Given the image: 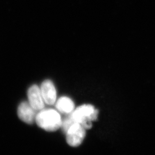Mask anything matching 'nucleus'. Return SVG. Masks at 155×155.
Listing matches in <instances>:
<instances>
[{
    "mask_svg": "<svg viewBox=\"0 0 155 155\" xmlns=\"http://www.w3.org/2000/svg\"><path fill=\"white\" fill-rule=\"evenodd\" d=\"M35 121L39 127L46 131L54 132L61 127V116L54 109L41 110L36 114Z\"/></svg>",
    "mask_w": 155,
    "mask_h": 155,
    "instance_id": "1",
    "label": "nucleus"
},
{
    "mask_svg": "<svg viewBox=\"0 0 155 155\" xmlns=\"http://www.w3.org/2000/svg\"><path fill=\"white\" fill-rule=\"evenodd\" d=\"M75 122L72 119L71 114H70L69 116L66 118L61 122V127L63 132L65 133H66L68 129Z\"/></svg>",
    "mask_w": 155,
    "mask_h": 155,
    "instance_id": "8",
    "label": "nucleus"
},
{
    "mask_svg": "<svg viewBox=\"0 0 155 155\" xmlns=\"http://www.w3.org/2000/svg\"><path fill=\"white\" fill-rule=\"evenodd\" d=\"M98 111L91 105H83L78 107L72 111V119L75 122L80 124L85 129H89L92 127L91 121L97 118Z\"/></svg>",
    "mask_w": 155,
    "mask_h": 155,
    "instance_id": "2",
    "label": "nucleus"
},
{
    "mask_svg": "<svg viewBox=\"0 0 155 155\" xmlns=\"http://www.w3.org/2000/svg\"><path fill=\"white\" fill-rule=\"evenodd\" d=\"M41 93L45 104L52 105L56 100V90L53 82L50 80H45L41 85Z\"/></svg>",
    "mask_w": 155,
    "mask_h": 155,
    "instance_id": "5",
    "label": "nucleus"
},
{
    "mask_svg": "<svg viewBox=\"0 0 155 155\" xmlns=\"http://www.w3.org/2000/svg\"><path fill=\"white\" fill-rule=\"evenodd\" d=\"M75 105L74 102L70 98L62 97L57 101L56 108L60 113L70 114L74 111Z\"/></svg>",
    "mask_w": 155,
    "mask_h": 155,
    "instance_id": "7",
    "label": "nucleus"
},
{
    "mask_svg": "<svg viewBox=\"0 0 155 155\" xmlns=\"http://www.w3.org/2000/svg\"><path fill=\"white\" fill-rule=\"evenodd\" d=\"M28 97L29 103L36 111L41 110L45 107L43 100L40 88L34 84L28 89Z\"/></svg>",
    "mask_w": 155,
    "mask_h": 155,
    "instance_id": "4",
    "label": "nucleus"
},
{
    "mask_svg": "<svg viewBox=\"0 0 155 155\" xmlns=\"http://www.w3.org/2000/svg\"><path fill=\"white\" fill-rule=\"evenodd\" d=\"M67 144L72 147H77L82 144L86 136L85 129L79 123L75 122L67 131Z\"/></svg>",
    "mask_w": 155,
    "mask_h": 155,
    "instance_id": "3",
    "label": "nucleus"
},
{
    "mask_svg": "<svg viewBox=\"0 0 155 155\" xmlns=\"http://www.w3.org/2000/svg\"><path fill=\"white\" fill-rule=\"evenodd\" d=\"M36 110L29 102H22L18 107V116L23 122L28 124H33L36 118Z\"/></svg>",
    "mask_w": 155,
    "mask_h": 155,
    "instance_id": "6",
    "label": "nucleus"
}]
</instances>
